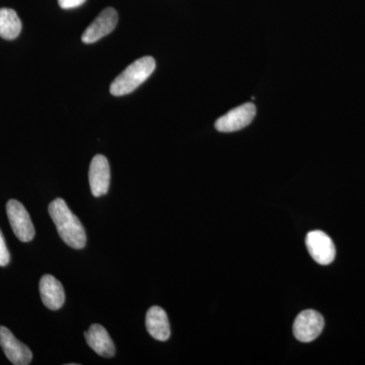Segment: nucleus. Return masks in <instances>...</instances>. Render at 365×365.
<instances>
[{
  "mask_svg": "<svg viewBox=\"0 0 365 365\" xmlns=\"http://www.w3.org/2000/svg\"><path fill=\"white\" fill-rule=\"evenodd\" d=\"M0 346L11 364L28 365L32 362L33 353L30 348L16 339L6 327L0 326Z\"/></svg>",
  "mask_w": 365,
  "mask_h": 365,
  "instance_id": "nucleus-7",
  "label": "nucleus"
},
{
  "mask_svg": "<svg viewBox=\"0 0 365 365\" xmlns=\"http://www.w3.org/2000/svg\"><path fill=\"white\" fill-rule=\"evenodd\" d=\"M21 32V21L18 14L11 9H0V37L14 40Z\"/></svg>",
  "mask_w": 365,
  "mask_h": 365,
  "instance_id": "nucleus-13",
  "label": "nucleus"
},
{
  "mask_svg": "<svg viewBox=\"0 0 365 365\" xmlns=\"http://www.w3.org/2000/svg\"><path fill=\"white\" fill-rule=\"evenodd\" d=\"M118 19L119 16H118L117 11L112 7H108L98 14L96 20L86 28L81 40L85 44H93V43L98 42V40L109 35L115 30Z\"/></svg>",
  "mask_w": 365,
  "mask_h": 365,
  "instance_id": "nucleus-8",
  "label": "nucleus"
},
{
  "mask_svg": "<svg viewBox=\"0 0 365 365\" xmlns=\"http://www.w3.org/2000/svg\"><path fill=\"white\" fill-rule=\"evenodd\" d=\"M145 326L151 337L158 341H167L170 336V322L165 309L153 307L146 314Z\"/></svg>",
  "mask_w": 365,
  "mask_h": 365,
  "instance_id": "nucleus-12",
  "label": "nucleus"
},
{
  "mask_svg": "<svg viewBox=\"0 0 365 365\" xmlns=\"http://www.w3.org/2000/svg\"><path fill=\"white\" fill-rule=\"evenodd\" d=\"M307 251L319 265H329L335 260V245L331 237L321 230H313L307 235Z\"/></svg>",
  "mask_w": 365,
  "mask_h": 365,
  "instance_id": "nucleus-5",
  "label": "nucleus"
},
{
  "mask_svg": "<svg viewBox=\"0 0 365 365\" xmlns=\"http://www.w3.org/2000/svg\"><path fill=\"white\" fill-rule=\"evenodd\" d=\"M155 69V60L151 56L141 57L130 64L113 81L110 93L115 97L128 95L143 85Z\"/></svg>",
  "mask_w": 365,
  "mask_h": 365,
  "instance_id": "nucleus-2",
  "label": "nucleus"
},
{
  "mask_svg": "<svg viewBox=\"0 0 365 365\" xmlns=\"http://www.w3.org/2000/svg\"><path fill=\"white\" fill-rule=\"evenodd\" d=\"M86 343L96 353L105 359L115 355V345L104 327L95 324L85 332Z\"/></svg>",
  "mask_w": 365,
  "mask_h": 365,
  "instance_id": "nucleus-11",
  "label": "nucleus"
},
{
  "mask_svg": "<svg viewBox=\"0 0 365 365\" xmlns=\"http://www.w3.org/2000/svg\"><path fill=\"white\" fill-rule=\"evenodd\" d=\"M6 213L16 237L21 242L32 241L35 237V227L25 206L18 200L11 199L6 204Z\"/></svg>",
  "mask_w": 365,
  "mask_h": 365,
  "instance_id": "nucleus-3",
  "label": "nucleus"
},
{
  "mask_svg": "<svg viewBox=\"0 0 365 365\" xmlns=\"http://www.w3.org/2000/svg\"><path fill=\"white\" fill-rule=\"evenodd\" d=\"M40 294L43 304L51 311H58L66 302V292L59 280L46 274L40 280Z\"/></svg>",
  "mask_w": 365,
  "mask_h": 365,
  "instance_id": "nucleus-10",
  "label": "nucleus"
},
{
  "mask_svg": "<svg viewBox=\"0 0 365 365\" xmlns=\"http://www.w3.org/2000/svg\"><path fill=\"white\" fill-rule=\"evenodd\" d=\"M88 179L93 196L102 197L108 193L111 181V170L107 158L102 155L93 157L91 163Z\"/></svg>",
  "mask_w": 365,
  "mask_h": 365,
  "instance_id": "nucleus-9",
  "label": "nucleus"
},
{
  "mask_svg": "<svg viewBox=\"0 0 365 365\" xmlns=\"http://www.w3.org/2000/svg\"><path fill=\"white\" fill-rule=\"evenodd\" d=\"M85 2L86 0H58L59 6L63 9H76Z\"/></svg>",
  "mask_w": 365,
  "mask_h": 365,
  "instance_id": "nucleus-15",
  "label": "nucleus"
},
{
  "mask_svg": "<svg viewBox=\"0 0 365 365\" xmlns=\"http://www.w3.org/2000/svg\"><path fill=\"white\" fill-rule=\"evenodd\" d=\"M256 106L252 103L239 106L230 110L215 122L216 130L220 132H235L248 126L256 116Z\"/></svg>",
  "mask_w": 365,
  "mask_h": 365,
  "instance_id": "nucleus-6",
  "label": "nucleus"
},
{
  "mask_svg": "<svg viewBox=\"0 0 365 365\" xmlns=\"http://www.w3.org/2000/svg\"><path fill=\"white\" fill-rule=\"evenodd\" d=\"M325 321L323 316L313 309L302 312L295 319L294 333L295 338L302 343L316 340L323 332Z\"/></svg>",
  "mask_w": 365,
  "mask_h": 365,
  "instance_id": "nucleus-4",
  "label": "nucleus"
},
{
  "mask_svg": "<svg viewBox=\"0 0 365 365\" xmlns=\"http://www.w3.org/2000/svg\"><path fill=\"white\" fill-rule=\"evenodd\" d=\"M9 261H11V255H9V250H7L4 235L0 230V266L4 267V266L9 265Z\"/></svg>",
  "mask_w": 365,
  "mask_h": 365,
  "instance_id": "nucleus-14",
  "label": "nucleus"
},
{
  "mask_svg": "<svg viewBox=\"0 0 365 365\" xmlns=\"http://www.w3.org/2000/svg\"><path fill=\"white\" fill-rule=\"evenodd\" d=\"M48 210L62 241L73 249L85 248V227L81 225V220L71 212L66 201L61 198L55 199L50 203Z\"/></svg>",
  "mask_w": 365,
  "mask_h": 365,
  "instance_id": "nucleus-1",
  "label": "nucleus"
}]
</instances>
